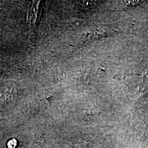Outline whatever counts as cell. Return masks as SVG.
I'll return each instance as SVG.
<instances>
[{"instance_id": "cell-1", "label": "cell", "mask_w": 148, "mask_h": 148, "mask_svg": "<svg viewBox=\"0 0 148 148\" xmlns=\"http://www.w3.org/2000/svg\"><path fill=\"white\" fill-rule=\"evenodd\" d=\"M32 3V5L30 6L29 13H28V17L29 20L31 23H36L37 20L39 19V17L41 15V7L40 6V2L34 1Z\"/></svg>"}]
</instances>
